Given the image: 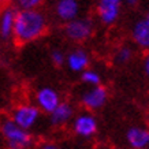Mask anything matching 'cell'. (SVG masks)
Segmentation results:
<instances>
[{"label":"cell","instance_id":"obj_1","mask_svg":"<svg viewBox=\"0 0 149 149\" xmlns=\"http://www.w3.org/2000/svg\"><path fill=\"white\" fill-rule=\"evenodd\" d=\"M48 21L40 10H18L13 37L19 44H27L44 36Z\"/></svg>","mask_w":149,"mask_h":149},{"label":"cell","instance_id":"obj_2","mask_svg":"<svg viewBox=\"0 0 149 149\" xmlns=\"http://www.w3.org/2000/svg\"><path fill=\"white\" fill-rule=\"evenodd\" d=\"M0 131L8 149H30L33 146V136L30 131L23 130L8 116L0 119Z\"/></svg>","mask_w":149,"mask_h":149},{"label":"cell","instance_id":"obj_3","mask_svg":"<svg viewBox=\"0 0 149 149\" xmlns=\"http://www.w3.org/2000/svg\"><path fill=\"white\" fill-rule=\"evenodd\" d=\"M41 111L34 104H19L11 113V119L15 125H18L23 130H30L40 120Z\"/></svg>","mask_w":149,"mask_h":149},{"label":"cell","instance_id":"obj_4","mask_svg":"<svg viewBox=\"0 0 149 149\" xmlns=\"http://www.w3.org/2000/svg\"><path fill=\"white\" fill-rule=\"evenodd\" d=\"M64 34L68 40L74 42H82L86 41L93 34V22L89 18H75L66 23L64 26Z\"/></svg>","mask_w":149,"mask_h":149},{"label":"cell","instance_id":"obj_5","mask_svg":"<svg viewBox=\"0 0 149 149\" xmlns=\"http://www.w3.org/2000/svg\"><path fill=\"white\" fill-rule=\"evenodd\" d=\"M71 127L75 136L81 137V138H92L97 134L99 122L93 113L82 112L78 113L77 116H74Z\"/></svg>","mask_w":149,"mask_h":149},{"label":"cell","instance_id":"obj_6","mask_svg":"<svg viewBox=\"0 0 149 149\" xmlns=\"http://www.w3.org/2000/svg\"><path fill=\"white\" fill-rule=\"evenodd\" d=\"M108 100V91L103 85L89 88L81 95V104L88 111H97L103 108Z\"/></svg>","mask_w":149,"mask_h":149},{"label":"cell","instance_id":"obj_7","mask_svg":"<svg viewBox=\"0 0 149 149\" xmlns=\"http://www.w3.org/2000/svg\"><path fill=\"white\" fill-rule=\"evenodd\" d=\"M34 101H36L34 105L37 108L40 109L41 112H45L48 115L62 103L59 92L55 91L54 88H49V86L40 88L34 95Z\"/></svg>","mask_w":149,"mask_h":149},{"label":"cell","instance_id":"obj_8","mask_svg":"<svg viewBox=\"0 0 149 149\" xmlns=\"http://www.w3.org/2000/svg\"><path fill=\"white\" fill-rule=\"evenodd\" d=\"M123 0H99L97 1V15L101 23L111 26L118 22L122 11Z\"/></svg>","mask_w":149,"mask_h":149},{"label":"cell","instance_id":"obj_9","mask_svg":"<svg viewBox=\"0 0 149 149\" xmlns=\"http://www.w3.org/2000/svg\"><path fill=\"white\" fill-rule=\"evenodd\" d=\"M66 64L74 72H82L89 68L91 56L84 48H75L66 55Z\"/></svg>","mask_w":149,"mask_h":149},{"label":"cell","instance_id":"obj_10","mask_svg":"<svg viewBox=\"0 0 149 149\" xmlns=\"http://www.w3.org/2000/svg\"><path fill=\"white\" fill-rule=\"evenodd\" d=\"M126 141L131 149H149V129L142 126L129 127Z\"/></svg>","mask_w":149,"mask_h":149},{"label":"cell","instance_id":"obj_11","mask_svg":"<svg viewBox=\"0 0 149 149\" xmlns=\"http://www.w3.org/2000/svg\"><path fill=\"white\" fill-rule=\"evenodd\" d=\"M131 40L140 49L149 52V19H138L131 27Z\"/></svg>","mask_w":149,"mask_h":149},{"label":"cell","instance_id":"obj_12","mask_svg":"<svg viewBox=\"0 0 149 149\" xmlns=\"http://www.w3.org/2000/svg\"><path fill=\"white\" fill-rule=\"evenodd\" d=\"M74 119V107L68 101H62L49 113V123L54 127H63Z\"/></svg>","mask_w":149,"mask_h":149},{"label":"cell","instance_id":"obj_13","mask_svg":"<svg viewBox=\"0 0 149 149\" xmlns=\"http://www.w3.org/2000/svg\"><path fill=\"white\" fill-rule=\"evenodd\" d=\"M55 14L60 21L66 23L78 18V15H79L78 0H58L55 4Z\"/></svg>","mask_w":149,"mask_h":149},{"label":"cell","instance_id":"obj_14","mask_svg":"<svg viewBox=\"0 0 149 149\" xmlns=\"http://www.w3.org/2000/svg\"><path fill=\"white\" fill-rule=\"evenodd\" d=\"M18 10L15 7H6L0 13V38L8 40L14 34V25Z\"/></svg>","mask_w":149,"mask_h":149},{"label":"cell","instance_id":"obj_15","mask_svg":"<svg viewBox=\"0 0 149 149\" xmlns=\"http://www.w3.org/2000/svg\"><path fill=\"white\" fill-rule=\"evenodd\" d=\"M81 81L85 84V85L91 86H99L101 85V75L97 70H93V68H88L85 71L81 72Z\"/></svg>","mask_w":149,"mask_h":149},{"label":"cell","instance_id":"obj_16","mask_svg":"<svg viewBox=\"0 0 149 149\" xmlns=\"http://www.w3.org/2000/svg\"><path fill=\"white\" fill-rule=\"evenodd\" d=\"M131 58H133V48L129 47V45L119 47V48L116 49V52H115V56H113L115 63H118V64L129 63V62L131 60Z\"/></svg>","mask_w":149,"mask_h":149},{"label":"cell","instance_id":"obj_17","mask_svg":"<svg viewBox=\"0 0 149 149\" xmlns=\"http://www.w3.org/2000/svg\"><path fill=\"white\" fill-rule=\"evenodd\" d=\"M18 10H37L44 0H14Z\"/></svg>","mask_w":149,"mask_h":149},{"label":"cell","instance_id":"obj_18","mask_svg":"<svg viewBox=\"0 0 149 149\" xmlns=\"http://www.w3.org/2000/svg\"><path fill=\"white\" fill-rule=\"evenodd\" d=\"M51 60H52V63L55 66L60 67V66H63L66 63V55H64V52L62 49H58V48L52 49L51 51Z\"/></svg>","mask_w":149,"mask_h":149},{"label":"cell","instance_id":"obj_19","mask_svg":"<svg viewBox=\"0 0 149 149\" xmlns=\"http://www.w3.org/2000/svg\"><path fill=\"white\" fill-rule=\"evenodd\" d=\"M37 149H63L60 145H58L56 142H51V141H45V142H41L38 145Z\"/></svg>","mask_w":149,"mask_h":149},{"label":"cell","instance_id":"obj_20","mask_svg":"<svg viewBox=\"0 0 149 149\" xmlns=\"http://www.w3.org/2000/svg\"><path fill=\"white\" fill-rule=\"evenodd\" d=\"M144 71L146 74V77H149V52H146L144 58Z\"/></svg>","mask_w":149,"mask_h":149},{"label":"cell","instance_id":"obj_21","mask_svg":"<svg viewBox=\"0 0 149 149\" xmlns=\"http://www.w3.org/2000/svg\"><path fill=\"white\" fill-rule=\"evenodd\" d=\"M138 1H140V0H123V3H125V4H127V6H130V7L136 6Z\"/></svg>","mask_w":149,"mask_h":149},{"label":"cell","instance_id":"obj_22","mask_svg":"<svg viewBox=\"0 0 149 149\" xmlns=\"http://www.w3.org/2000/svg\"><path fill=\"white\" fill-rule=\"evenodd\" d=\"M10 1H13V0H0L1 4H7V3H10Z\"/></svg>","mask_w":149,"mask_h":149},{"label":"cell","instance_id":"obj_23","mask_svg":"<svg viewBox=\"0 0 149 149\" xmlns=\"http://www.w3.org/2000/svg\"><path fill=\"white\" fill-rule=\"evenodd\" d=\"M146 18H148V19H149V13H148V17H146Z\"/></svg>","mask_w":149,"mask_h":149}]
</instances>
